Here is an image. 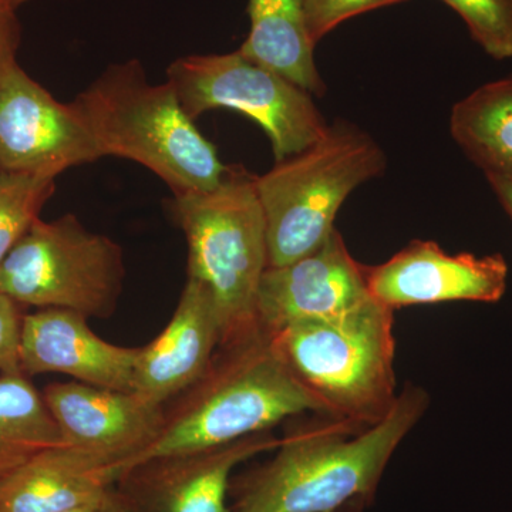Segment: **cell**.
<instances>
[{"mask_svg": "<svg viewBox=\"0 0 512 512\" xmlns=\"http://www.w3.org/2000/svg\"><path fill=\"white\" fill-rule=\"evenodd\" d=\"M104 498H106V497H104ZM104 498H103V500L96 501V503L83 505V507L74 508V510H70V511H66V512H103L104 511Z\"/></svg>", "mask_w": 512, "mask_h": 512, "instance_id": "obj_28", "label": "cell"}, {"mask_svg": "<svg viewBox=\"0 0 512 512\" xmlns=\"http://www.w3.org/2000/svg\"><path fill=\"white\" fill-rule=\"evenodd\" d=\"M306 412L320 414L318 404L285 365L271 336L258 333L218 348L204 375L165 404L160 437L127 468L227 446Z\"/></svg>", "mask_w": 512, "mask_h": 512, "instance_id": "obj_2", "label": "cell"}, {"mask_svg": "<svg viewBox=\"0 0 512 512\" xmlns=\"http://www.w3.org/2000/svg\"><path fill=\"white\" fill-rule=\"evenodd\" d=\"M366 266L333 231L311 254L268 266L256 296V326L272 336L293 323L335 318L370 301Z\"/></svg>", "mask_w": 512, "mask_h": 512, "instance_id": "obj_11", "label": "cell"}, {"mask_svg": "<svg viewBox=\"0 0 512 512\" xmlns=\"http://www.w3.org/2000/svg\"><path fill=\"white\" fill-rule=\"evenodd\" d=\"M167 83L194 121L214 109L254 120L271 140L276 163L311 147L329 127L311 93L239 50L180 57L168 67Z\"/></svg>", "mask_w": 512, "mask_h": 512, "instance_id": "obj_8", "label": "cell"}, {"mask_svg": "<svg viewBox=\"0 0 512 512\" xmlns=\"http://www.w3.org/2000/svg\"><path fill=\"white\" fill-rule=\"evenodd\" d=\"M170 210L187 239L188 278L214 299L220 348L258 335L256 296L269 254L255 177L231 170L212 190L174 195Z\"/></svg>", "mask_w": 512, "mask_h": 512, "instance_id": "obj_5", "label": "cell"}, {"mask_svg": "<svg viewBox=\"0 0 512 512\" xmlns=\"http://www.w3.org/2000/svg\"><path fill=\"white\" fill-rule=\"evenodd\" d=\"M279 441L266 431L211 450L151 458L123 471L114 490L127 512H231L235 470Z\"/></svg>", "mask_w": 512, "mask_h": 512, "instance_id": "obj_10", "label": "cell"}, {"mask_svg": "<svg viewBox=\"0 0 512 512\" xmlns=\"http://www.w3.org/2000/svg\"><path fill=\"white\" fill-rule=\"evenodd\" d=\"M55 187L56 178L0 171V264L39 220Z\"/></svg>", "mask_w": 512, "mask_h": 512, "instance_id": "obj_20", "label": "cell"}, {"mask_svg": "<svg viewBox=\"0 0 512 512\" xmlns=\"http://www.w3.org/2000/svg\"><path fill=\"white\" fill-rule=\"evenodd\" d=\"M423 387L407 383L375 426L320 416L279 441L274 456L232 477L231 512H330L372 504L393 454L429 409Z\"/></svg>", "mask_w": 512, "mask_h": 512, "instance_id": "obj_1", "label": "cell"}, {"mask_svg": "<svg viewBox=\"0 0 512 512\" xmlns=\"http://www.w3.org/2000/svg\"><path fill=\"white\" fill-rule=\"evenodd\" d=\"M103 512H127L123 503L120 501L119 495H117L116 490H114V487L111 488L106 498H104Z\"/></svg>", "mask_w": 512, "mask_h": 512, "instance_id": "obj_26", "label": "cell"}, {"mask_svg": "<svg viewBox=\"0 0 512 512\" xmlns=\"http://www.w3.org/2000/svg\"><path fill=\"white\" fill-rule=\"evenodd\" d=\"M451 136L485 175L512 180V76L484 84L454 106Z\"/></svg>", "mask_w": 512, "mask_h": 512, "instance_id": "obj_18", "label": "cell"}, {"mask_svg": "<svg viewBox=\"0 0 512 512\" xmlns=\"http://www.w3.org/2000/svg\"><path fill=\"white\" fill-rule=\"evenodd\" d=\"M399 2L403 0H305L309 36L316 45L340 23L370 10Z\"/></svg>", "mask_w": 512, "mask_h": 512, "instance_id": "obj_22", "label": "cell"}, {"mask_svg": "<svg viewBox=\"0 0 512 512\" xmlns=\"http://www.w3.org/2000/svg\"><path fill=\"white\" fill-rule=\"evenodd\" d=\"M20 42V29L15 10L0 3V77L15 62Z\"/></svg>", "mask_w": 512, "mask_h": 512, "instance_id": "obj_24", "label": "cell"}, {"mask_svg": "<svg viewBox=\"0 0 512 512\" xmlns=\"http://www.w3.org/2000/svg\"><path fill=\"white\" fill-rule=\"evenodd\" d=\"M124 278L123 248L73 214L33 222L0 264V292L19 305L66 309L87 319L116 312Z\"/></svg>", "mask_w": 512, "mask_h": 512, "instance_id": "obj_7", "label": "cell"}, {"mask_svg": "<svg viewBox=\"0 0 512 512\" xmlns=\"http://www.w3.org/2000/svg\"><path fill=\"white\" fill-rule=\"evenodd\" d=\"M498 201L503 205L505 212L512 221V180L511 178L501 177V175H485Z\"/></svg>", "mask_w": 512, "mask_h": 512, "instance_id": "obj_25", "label": "cell"}, {"mask_svg": "<svg viewBox=\"0 0 512 512\" xmlns=\"http://www.w3.org/2000/svg\"><path fill=\"white\" fill-rule=\"evenodd\" d=\"M138 350L99 338L87 318L66 309L23 316L20 367L25 376L63 373L76 382L134 392Z\"/></svg>", "mask_w": 512, "mask_h": 512, "instance_id": "obj_14", "label": "cell"}, {"mask_svg": "<svg viewBox=\"0 0 512 512\" xmlns=\"http://www.w3.org/2000/svg\"><path fill=\"white\" fill-rule=\"evenodd\" d=\"M28 2V0H0L2 5L8 6V8L15 10L22 3Z\"/></svg>", "mask_w": 512, "mask_h": 512, "instance_id": "obj_29", "label": "cell"}, {"mask_svg": "<svg viewBox=\"0 0 512 512\" xmlns=\"http://www.w3.org/2000/svg\"><path fill=\"white\" fill-rule=\"evenodd\" d=\"M220 343L214 299L207 286L188 278L173 318L138 350L134 393L165 406L204 375Z\"/></svg>", "mask_w": 512, "mask_h": 512, "instance_id": "obj_15", "label": "cell"}, {"mask_svg": "<svg viewBox=\"0 0 512 512\" xmlns=\"http://www.w3.org/2000/svg\"><path fill=\"white\" fill-rule=\"evenodd\" d=\"M42 396L64 446L93 454L121 473L163 430L164 406L134 392L66 382L49 384Z\"/></svg>", "mask_w": 512, "mask_h": 512, "instance_id": "obj_12", "label": "cell"}, {"mask_svg": "<svg viewBox=\"0 0 512 512\" xmlns=\"http://www.w3.org/2000/svg\"><path fill=\"white\" fill-rule=\"evenodd\" d=\"M62 437L42 393L25 375L0 376V480Z\"/></svg>", "mask_w": 512, "mask_h": 512, "instance_id": "obj_19", "label": "cell"}, {"mask_svg": "<svg viewBox=\"0 0 512 512\" xmlns=\"http://www.w3.org/2000/svg\"><path fill=\"white\" fill-rule=\"evenodd\" d=\"M251 28L239 52L303 90L325 94L313 59L315 43L306 25L305 0H249Z\"/></svg>", "mask_w": 512, "mask_h": 512, "instance_id": "obj_17", "label": "cell"}, {"mask_svg": "<svg viewBox=\"0 0 512 512\" xmlns=\"http://www.w3.org/2000/svg\"><path fill=\"white\" fill-rule=\"evenodd\" d=\"M394 311L370 299L335 318L293 323L272 335L320 416L370 427L396 403Z\"/></svg>", "mask_w": 512, "mask_h": 512, "instance_id": "obj_4", "label": "cell"}, {"mask_svg": "<svg viewBox=\"0 0 512 512\" xmlns=\"http://www.w3.org/2000/svg\"><path fill=\"white\" fill-rule=\"evenodd\" d=\"M384 168L386 157L372 137L353 124L335 123L311 147L255 177L269 266L291 264L318 249L335 231L346 198Z\"/></svg>", "mask_w": 512, "mask_h": 512, "instance_id": "obj_6", "label": "cell"}, {"mask_svg": "<svg viewBox=\"0 0 512 512\" xmlns=\"http://www.w3.org/2000/svg\"><path fill=\"white\" fill-rule=\"evenodd\" d=\"M461 16L488 56L512 57V0H441Z\"/></svg>", "mask_w": 512, "mask_h": 512, "instance_id": "obj_21", "label": "cell"}, {"mask_svg": "<svg viewBox=\"0 0 512 512\" xmlns=\"http://www.w3.org/2000/svg\"><path fill=\"white\" fill-rule=\"evenodd\" d=\"M6 8H8V6H6Z\"/></svg>", "mask_w": 512, "mask_h": 512, "instance_id": "obj_30", "label": "cell"}, {"mask_svg": "<svg viewBox=\"0 0 512 512\" xmlns=\"http://www.w3.org/2000/svg\"><path fill=\"white\" fill-rule=\"evenodd\" d=\"M6 293L0 292V373L23 375L20 367V336L22 309Z\"/></svg>", "mask_w": 512, "mask_h": 512, "instance_id": "obj_23", "label": "cell"}, {"mask_svg": "<svg viewBox=\"0 0 512 512\" xmlns=\"http://www.w3.org/2000/svg\"><path fill=\"white\" fill-rule=\"evenodd\" d=\"M507 278L503 255H450L437 242L421 239L383 264L366 266L370 296L393 311L430 303L498 302Z\"/></svg>", "mask_w": 512, "mask_h": 512, "instance_id": "obj_13", "label": "cell"}, {"mask_svg": "<svg viewBox=\"0 0 512 512\" xmlns=\"http://www.w3.org/2000/svg\"><path fill=\"white\" fill-rule=\"evenodd\" d=\"M70 106L103 158L143 165L174 195L212 190L232 170L185 113L173 87L148 82L136 59L107 67Z\"/></svg>", "mask_w": 512, "mask_h": 512, "instance_id": "obj_3", "label": "cell"}, {"mask_svg": "<svg viewBox=\"0 0 512 512\" xmlns=\"http://www.w3.org/2000/svg\"><path fill=\"white\" fill-rule=\"evenodd\" d=\"M121 470L101 458L46 448L0 480V512H66L103 500Z\"/></svg>", "mask_w": 512, "mask_h": 512, "instance_id": "obj_16", "label": "cell"}, {"mask_svg": "<svg viewBox=\"0 0 512 512\" xmlns=\"http://www.w3.org/2000/svg\"><path fill=\"white\" fill-rule=\"evenodd\" d=\"M369 505L370 504L365 500H357L352 501V503L343 505V507L338 508V510L330 512H366Z\"/></svg>", "mask_w": 512, "mask_h": 512, "instance_id": "obj_27", "label": "cell"}, {"mask_svg": "<svg viewBox=\"0 0 512 512\" xmlns=\"http://www.w3.org/2000/svg\"><path fill=\"white\" fill-rule=\"evenodd\" d=\"M100 158L70 103L57 101L18 60L10 63L0 77V171L56 178Z\"/></svg>", "mask_w": 512, "mask_h": 512, "instance_id": "obj_9", "label": "cell"}]
</instances>
